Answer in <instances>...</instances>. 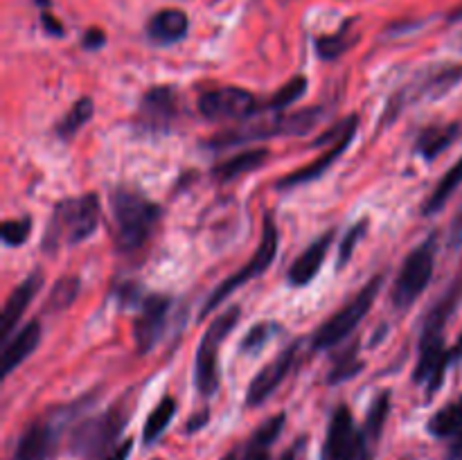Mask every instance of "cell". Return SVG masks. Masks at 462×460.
Returning <instances> with one entry per match:
<instances>
[{
    "mask_svg": "<svg viewBox=\"0 0 462 460\" xmlns=\"http://www.w3.org/2000/svg\"><path fill=\"white\" fill-rule=\"evenodd\" d=\"M99 219H102V206H99V197L93 192L57 203L45 225L43 248L52 253L63 244L68 246L81 244L97 230Z\"/></svg>",
    "mask_w": 462,
    "mask_h": 460,
    "instance_id": "obj_1",
    "label": "cell"
},
{
    "mask_svg": "<svg viewBox=\"0 0 462 460\" xmlns=\"http://www.w3.org/2000/svg\"><path fill=\"white\" fill-rule=\"evenodd\" d=\"M189 30V18L183 9L167 7L153 14L147 23V34L153 43L171 45L185 39Z\"/></svg>",
    "mask_w": 462,
    "mask_h": 460,
    "instance_id": "obj_17",
    "label": "cell"
},
{
    "mask_svg": "<svg viewBox=\"0 0 462 460\" xmlns=\"http://www.w3.org/2000/svg\"><path fill=\"white\" fill-rule=\"evenodd\" d=\"M429 433L440 440H449L447 460H462V397L438 410L429 419Z\"/></svg>",
    "mask_w": 462,
    "mask_h": 460,
    "instance_id": "obj_14",
    "label": "cell"
},
{
    "mask_svg": "<svg viewBox=\"0 0 462 460\" xmlns=\"http://www.w3.org/2000/svg\"><path fill=\"white\" fill-rule=\"evenodd\" d=\"M365 228H368V219H361V221H356V224L352 225L350 230H347L346 237H343V242H341V248H338V262H337L338 269L347 266V262L352 260V255H355L356 244H359L361 239H364Z\"/></svg>",
    "mask_w": 462,
    "mask_h": 460,
    "instance_id": "obj_33",
    "label": "cell"
},
{
    "mask_svg": "<svg viewBox=\"0 0 462 460\" xmlns=\"http://www.w3.org/2000/svg\"><path fill=\"white\" fill-rule=\"evenodd\" d=\"M208 418H210V415H208V410H203L201 415H194V418L188 422V433H192V431H197V428H201L203 424L208 422Z\"/></svg>",
    "mask_w": 462,
    "mask_h": 460,
    "instance_id": "obj_39",
    "label": "cell"
},
{
    "mask_svg": "<svg viewBox=\"0 0 462 460\" xmlns=\"http://www.w3.org/2000/svg\"><path fill=\"white\" fill-rule=\"evenodd\" d=\"M388 409H391V397L383 392L382 397L374 400L373 409L368 410V418H365L364 433L368 440H379V437H382L383 424H386V418H388Z\"/></svg>",
    "mask_w": 462,
    "mask_h": 460,
    "instance_id": "obj_31",
    "label": "cell"
},
{
    "mask_svg": "<svg viewBox=\"0 0 462 460\" xmlns=\"http://www.w3.org/2000/svg\"><path fill=\"white\" fill-rule=\"evenodd\" d=\"M282 428L284 413L273 415V418L266 419V422L257 428L255 436L248 440V445H244L242 449H233L224 460H269V446L278 440Z\"/></svg>",
    "mask_w": 462,
    "mask_h": 460,
    "instance_id": "obj_18",
    "label": "cell"
},
{
    "mask_svg": "<svg viewBox=\"0 0 462 460\" xmlns=\"http://www.w3.org/2000/svg\"><path fill=\"white\" fill-rule=\"evenodd\" d=\"M456 133H458V126L447 124V126H429L418 140V152L422 153L424 158H436L438 153L445 152L451 143H454Z\"/></svg>",
    "mask_w": 462,
    "mask_h": 460,
    "instance_id": "obj_27",
    "label": "cell"
},
{
    "mask_svg": "<svg viewBox=\"0 0 462 460\" xmlns=\"http://www.w3.org/2000/svg\"><path fill=\"white\" fill-rule=\"evenodd\" d=\"M323 460H370L368 437L364 431H356L355 418L347 406H338L329 419Z\"/></svg>",
    "mask_w": 462,
    "mask_h": 460,
    "instance_id": "obj_9",
    "label": "cell"
},
{
    "mask_svg": "<svg viewBox=\"0 0 462 460\" xmlns=\"http://www.w3.org/2000/svg\"><path fill=\"white\" fill-rule=\"evenodd\" d=\"M239 316H242V309L230 307L224 314L217 316L203 334L201 345L197 350V373H194V382L203 397H210L219 388V350L226 336L237 327Z\"/></svg>",
    "mask_w": 462,
    "mask_h": 460,
    "instance_id": "obj_3",
    "label": "cell"
},
{
    "mask_svg": "<svg viewBox=\"0 0 462 460\" xmlns=\"http://www.w3.org/2000/svg\"><path fill=\"white\" fill-rule=\"evenodd\" d=\"M302 442H305V440H298L296 445L291 446V449H287V451H284V454H282V458H280V460H298V451H300Z\"/></svg>",
    "mask_w": 462,
    "mask_h": 460,
    "instance_id": "obj_40",
    "label": "cell"
},
{
    "mask_svg": "<svg viewBox=\"0 0 462 460\" xmlns=\"http://www.w3.org/2000/svg\"><path fill=\"white\" fill-rule=\"evenodd\" d=\"M356 133V126H352L350 131H347L343 138H338L337 143H332L328 147V152L323 153V156L319 158V161H314L311 165H305L300 167V170L291 171V174H287L284 179L278 180V189H289V188H296V185H305V183H311V180L320 179V176L325 174V170H329V167L337 162V158L341 156L343 152H346L347 147H350L352 138H355Z\"/></svg>",
    "mask_w": 462,
    "mask_h": 460,
    "instance_id": "obj_15",
    "label": "cell"
},
{
    "mask_svg": "<svg viewBox=\"0 0 462 460\" xmlns=\"http://www.w3.org/2000/svg\"><path fill=\"white\" fill-rule=\"evenodd\" d=\"M41 341V323L39 320H30L25 327L18 329L12 336V341H7L3 350V377L12 374V370H16L27 356L34 352V347Z\"/></svg>",
    "mask_w": 462,
    "mask_h": 460,
    "instance_id": "obj_21",
    "label": "cell"
},
{
    "mask_svg": "<svg viewBox=\"0 0 462 460\" xmlns=\"http://www.w3.org/2000/svg\"><path fill=\"white\" fill-rule=\"evenodd\" d=\"M332 239H334V233L323 235V237L316 239L311 246H307V251L293 262V266L289 269V282H291L293 287H307V284L319 275L320 266H323L325 257H328Z\"/></svg>",
    "mask_w": 462,
    "mask_h": 460,
    "instance_id": "obj_19",
    "label": "cell"
},
{
    "mask_svg": "<svg viewBox=\"0 0 462 460\" xmlns=\"http://www.w3.org/2000/svg\"><path fill=\"white\" fill-rule=\"evenodd\" d=\"M77 293H79V278H61L50 291L48 302H45V309L48 311H61L66 307H70L75 302Z\"/></svg>",
    "mask_w": 462,
    "mask_h": 460,
    "instance_id": "obj_29",
    "label": "cell"
},
{
    "mask_svg": "<svg viewBox=\"0 0 462 460\" xmlns=\"http://www.w3.org/2000/svg\"><path fill=\"white\" fill-rule=\"evenodd\" d=\"M167 311H170V298L167 296L152 293V296L143 298L134 323V338L140 354H147V352H152L158 345L162 329H165Z\"/></svg>",
    "mask_w": 462,
    "mask_h": 460,
    "instance_id": "obj_11",
    "label": "cell"
},
{
    "mask_svg": "<svg viewBox=\"0 0 462 460\" xmlns=\"http://www.w3.org/2000/svg\"><path fill=\"white\" fill-rule=\"evenodd\" d=\"M126 422V415L120 406H113L111 410H104L102 415L84 419L79 427L72 431L70 449L81 458H90V455H104L108 454V446L117 440Z\"/></svg>",
    "mask_w": 462,
    "mask_h": 460,
    "instance_id": "obj_8",
    "label": "cell"
},
{
    "mask_svg": "<svg viewBox=\"0 0 462 460\" xmlns=\"http://www.w3.org/2000/svg\"><path fill=\"white\" fill-rule=\"evenodd\" d=\"M449 354H451V361H454V359H460V356H462V334H460L458 343H456V347H454V350L449 352Z\"/></svg>",
    "mask_w": 462,
    "mask_h": 460,
    "instance_id": "obj_41",
    "label": "cell"
},
{
    "mask_svg": "<svg viewBox=\"0 0 462 460\" xmlns=\"http://www.w3.org/2000/svg\"><path fill=\"white\" fill-rule=\"evenodd\" d=\"M269 336H271V325L269 323L255 325V327H253L251 332L244 336L242 350L244 352H257L262 345H264L266 341H269Z\"/></svg>",
    "mask_w": 462,
    "mask_h": 460,
    "instance_id": "obj_35",
    "label": "cell"
},
{
    "mask_svg": "<svg viewBox=\"0 0 462 460\" xmlns=\"http://www.w3.org/2000/svg\"><path fill=\"white\" fill-rule=\"evenodd\" d=\"M199 111L212 122L244 120V117L253 115L257 111V99L246 88L226 86V88L206 90L199 97Z\"/></svg>",
    "mask_w": 462,
    "mask_h": 460,
    "instance_id": "obj_10",
    "label": "cell"
},
{
    "mask_svg": "<svg viewBox=\"0 0 462 460\" xmlns=\"http://www.w3.org/2000/svg\"><path fill=\"white\" fill-rule=\"evenodd\" d=\"M460 185H462V158L454 167H451L449 171H447L445 176H442L440 183L433 188L431 197H429L427 203H424L422 215H436V212H440L442 207H445V203L451 198V194H454Z\"/></svg>",
    "mask_w": 462,
    "mask_h": 460,
    "instance_id": "obj_25",
    "label": "cell"
},
{
    "mask_svg": "<svg viewBox=\"0 0 462 460\" xmlns=\"http://www.w3.org/2000/svg\"><path fill=\"white\" fill-rule=\"evenodd\" d=\"M269 161V149L266 147H257V149H248V152L237 153L235 158H228L221 165L215 167V179L221 180V183H228V180L237 179V176L246 174V171L257 170L264 162Z\"/></svg>",
    "mask_w": 462,
    "mask_h": 460,
    "instance_id": "obj_22",
    "label": "cell"
},
{
    "mask_svg": "<svg viewBox=\"0 0 462 460\" xmlns=\"http://www.w3.org/2000/svg\"><path fill=\"white\" fill-rule=\"evenodd\" d=\"M113 224H116V244L120 251L134 253L152 237L153 228L161 221V207L149 201L144 194L120 188L111 194Z\"/></svg>",
    "mask_w": 462,
    "mask_h": 460,
    "instance_id": "obj_2",
    "label": "cell"
},
{
    "mask_svg": "<svg viewBox=\"0 0 462 460\" xmlns=\"http://www.w3.org/2000/svg\"><path fill=\"white\" fill-rule=\"evenodd\" d=\"M451 18H454V21H458V18H462V7L458 9V12H456L454 14V16H451Z\"/></svg>",
    "mask_w": 462,
    "mask_h": 460,
    "instance_id": "obj_42",
    "label": "cell"
},
{
    "mask_svg": "<svg viewBox=\"0 0 462 460\" xmlns=\"http://www.w3.org/2000/svg\"><path fill=\"white\" fill-rule=\"evenodd\" d=\"M41 23H43V27H45V30H48V34L63 36V25L57 21V18L52 16V14H48V12L41 14Z\"/></svg>",
    "mask_w": 462,
    "mask_h": 460,
    "instance_id": "obj_38",
    "label": "cell"
},
{
    "mask_svg": "<svg viewBox=\"0 0 462 460\" xmlns=\"http://www.w3.org/2000/svg\"><path fill=\"white\" fill-rule=\"evenodd\" d=\"M174 413H176V400H174V397H162V400L156 404V409L149 413L147 422H144V428H143L144 445H153V442H156L158 437L165 433V428L170 427Z\"/></svg>",
    "mask_w": 462,
    "mask_h": 460,
    "instance_id": "obj_26",
    "label": "cell"
},
{
    "mask_svg": "<svg viewBox=\"0 0 462 460\" xmlns=\"http://www.w3.org/2000/svg\"><path fill=\"white\" fill-rule=\"evenodd\" d=\"M433 264H436V237L431 235L411 251L397 275L395 287H393V305L397 309H409L422 296L433 275Z\"/></svg>",
    "mask_w": 462,
    "mask_h": 460,
    "instance_id": "obj_6",
    "label": "cell"
},
{
    "mask_svg": "<svg viewBox=\"0 0 462 460\" xmlns=\"http://www.w3.org/2000/svg\"><path fill=\"white\" fill-rule=\"evenodd\" d=\"M93 113H95L93 99H90V97L77 99V102L72 104L70 111H68L66 115L61 117V122H59V124H57V135H59V138H61V140H70L72 135H75L77 131H79L81 126L86 124V122H90Z\"/></svg>",
    "mask_w": 462,
    "mask_h": 460,
    "instance_id": "obj_28",
    "label": "cell"
},
{
    "mask_svg": "<svg viewBox=\"0 0 462 460\" xmlns=\"http://www.w3.org/2000/svg\"><path fill=\"white\" fill-rule=\"evenodd\" d=\"M176 113H179V97H176V90L171 86H156V88L147 90L143 102H140V115L149 129H167Z\"/></svg>",
    "mask_w": 462,
    "mask_h": 460,
    "instance_id": "obj_13",
    "label": "cell"
},
{
    "mask_svg": "<svg viewBox=\"0 0 462 460\" xmlns=\"http://www.w3.org/2000/svg\"><path fill=\"white\" fill-rule=\"evenodd\" d=\"M275 255H278V228H275L273 216L266 212L264 230H262V242H260V246H257L255 255H253L251 260L244 264L242 271H237L235 275H230L228 280H224V282H221L219 287L212 291V296L208 298L206 307H203L201 316H208L212 309H217V305H221V302H224L230 293H235L239 287H244L248 280H253V278H257V275L264 273V271L271 266V262L275 260Z\"/></svg>",
    "mask_w": 462,
    "mask_h": 460,
    "instance_id": "obj_7",
    "label": "cell"
},
{
    "mask_svg": "<svg viewBox=\"0 0 462 460\" xmlns=\"http://www.w3.org/2000/svg\"><path fill=\"white\" fill-rule=\"evenodd\" d=\"M361 368H364V361L356 359V345H352L350 352H347V354H343L341 359L337 361V365H334L332 373H329L328 382L332 383V386H334V383L346 382V379L355 377V374L359 373Z\"/></svg>",
    "mask_w": 462,
    "mask_h": 460,
    "instance_id": "obj_32",
    "label": "cell"
},
{
    "mask_svg": "<svg viewBox=\"0 0 462 460\" xmlns=\"http://www.w3.org/2000/svg\"><path fill=\"white\" fill-rule=\"evenodd\" d=\"M32 233V219L30 216H21V219L5 221L3 228H0V235H3V242L7 246H21V244L27 242Z\"/></svg>",
    "mask_w": 462,
    "mask_h": 460,
    "instance_id": "obj_34",
    "label": "cell"
},
{
    "mask_svg": "<svg viewBox=\"0 0 462 460\" xmlns=\"http://www.w3.org/2000/svg\"><path fill=\"white\" fill-rule=\"evenodd\" d=\"M296 352H298V345L287 347L284 352H280L278 359L271 361L269 365H264V368L257 373V377L253 379L251 386H248V392H246L248 406L264 404V401L269 400L275 391H278V386L284 382V379H287L289 370H291L293 361H296Z\"/></svg>",
    "mask_w": 462,
    "mask_h": 460,
    "instance_id": "obj_12",
    "label": "cell"
},
{
    "mask_svg": "<svg viewBox=\"0 0 462 460\" xmlns=\"http://www.w3.org/2000/svg\"><path fill=\"white\" fill-rule=\"evenodd\" d=\"M462 79V63H454V66H445L440 70L431 72L429 77H424V81H420L415 86V97H429L438 99L442 95L449 93L451 88H456V84Z\"/></svg>",
    "mask_w": 462,
    "mask_h": 460,
    "instance_id": "obj_23",
    "label": "cell"
},
{
    "mask_svg": "<svg viewBox=\"0 0 462 460\" xmlns=\"http://www.w3.org/2000/svg\"><path fill=\"white\" fill-rule=\"evenodd\" d=\"M131 449H134V440H125V442H120L117 446H113L108 454H104L102 460H126L129 458Z\"/></svg>",
    "mask_w": 462,
    "mask_h": 460,
    "instance_id": "obj_37",
    "label": "cell"
},
{
    "mask_svg": "<svg viewBox=\"0 0 462 460\" xmlns=\"http://www.w3.org/2000/svg\"><path fill=\"white\" fill-rule=\"evenodd\" d=\"M383 275H374L341 311L332 316L323 327L316 332L314 336V347L316 350H329V347L338 345L341 341H346L356 327H359L361 320L368 316V311L373 309V302L377 298L379 289H382Z\"/></svg>",
    "mask_w": 462,
    "mask_h": 460,
    "instance_id": "obj_5",
    "label": "cell"
},
{
    "mask_svg": "<svg viewBox=\"0 0 462 460\" xmlns=\"http://www.w3.org/2000/svg\"><path fill=\"white\" fill-rule=\"evenodd\" d=\"M307 86L310 84H307V79L302 75L291 77V79H289L287 84H284L282 88L269 99L266 108H271V111H282V108H287L289 104H296L298 99L307 93Z\"/></svg>",
    "mask_w": 462,
    "mask_h": 460,
    "instance_id": "obj_30",
    "label": "cell"
},
{
    "mask_svg": "<svg viewBox=\"0 0 462 460\" xmlns=\"http://www.w3.org/2000/svg\"><path fill=\"white\" fill-rule=\"evenodd\" d=\"M356 39H359V34L355 32V21H347L346 25L338 32H334V34L319 36V39H316V50H319V54L323 59L334 61V59L341 57L343 52H347V50L356 43Z\"/></svg>",
    "mask_w": 462,
    "mask_h": 460,
    "instance_id": "obj_24",
    "label": "cell"
},
{
    "mask_svg": "<svg viewBox=\"0 0 462 460\" xmlns=\"http://www.w3.org/2000/svg\"><path fill=\"white\" fill-rule=\"evenodd\" d=\"M54 446L52 424L34 422L25 428L18 440L14 460H48Z\"/></svg>",
    "mask_w": 462,
    "mask_h": 460,
    "instance_id": "obj_20",
    "label": "cell"
},
{
    "mask_svg": "<svg viewBox=\"0 0 462 460\" xmlns=\"http://www.w3.org/2000/svg\"><path fill=\"white\" fill-rule=\"evenodd\" d=\"M104 43H106V34H104L99 27H90L84 34V39H81V45H84L86 50H99Z\"/></svg>",
    "mask_w": 462,
    "mask_h": 460,
    "instance_id": "obj_36",
    "label": "cell"
},
{
    "mask_svg": "<svg viewBox=\"0 0 462 460\" xmlns=\"http://www.w3.org/2000/svg\"><path fill=\"white\" fill-rule=\"evenodd\" d=\"M41 284H43V273H32L30 278L23 280V282L14 289L12 296L7 298L3 316H0V338H3V341H7L9 334H12V329L16 327L18 320L23 318V314L27 311L30 302L34 300V296H36V291L41 289Z\"/></svg>",
    "mask_w": 462,
    "mask_h": 460,
    "instance_id": "obj_16",
    "label": "cell"
},
{
    "mask_svg": "<svg viewBox=\"0 0 462 460\" xmlns=\"http://www.w3.org/2000/svg\"><path fill=\"white\" fill-rule=\"evenodd\" d=\"M320 113H323V108H307V111L275 117V120L262 122V124L224 131L210 140V147L226 149L233 147V144H244L248 140H264L269 135H307L320 122Z\"/></svg>",
    "mask_w": 462,
    "mask_h": 460,
    "instance_id": "obj_4",
    "label": "cell"
}]
</instances>
